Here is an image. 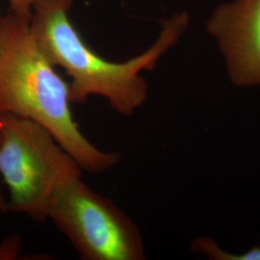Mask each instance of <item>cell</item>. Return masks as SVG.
<instances>
[{
    "label": "cell",
    "instance_id": "obj_3",
    "mask_svg": "<svg viewBox=\"0 0 260 260\" xmlns=\"http://www.w3.org/2000/svg\"><path fill=\"white\" fill-rule=\"evenodd\" d=\"M82 171L45 126L0 115V176L9 191L8 210L46 221L57 187Z\"/></svg>",
    "mask_w": 260,
    "mask_h": 260
},
{
    "label": "cell",
    "instance_id": "obj_8",
    "mask_svg": "<svg viewBox=\"0 0 260 260\" xmlns=\"http://www.w3.org/2000/svg\"><path fill=\"white\" fill-rule=\"evenodd\" d=\"M7 210H8V204L5 201L3 194H2V191H1V188H0V211L6 212Z\"/></svg>",
    "mask_w": 260,
    "mask_h": 260
},
{
    "label": "cell",
    "instance_id": "obj_1",
    "mask_svg": "<svg viewBox=\"0 0 260 260\" xmlns=\"http://www.w3.org/2000/svg\"><path fill=\"white\" fill-rule=\"evenodd\" d=\"M30 19L12 12L0 15V115L45 126L83 171L110 170L121 155L96 148L79 129L71 110L70 83L39 45Z\"/></svg>",
    "mask_w": 260,
    "mask_h": 260
},
{
    "label": "cell",
    "instance_id": "obj_7",
    "mask_svg": "<svg viewBox=\"0 0 260 260\" xmlns=\"http://www.w3.org/2000/svg\"><path fill=\"white\" fill-rule=\"evenodd\" d=\"M38 1L39 0H8L10 12L19 16L30 18Z\"/></svg>",
    "mask_w": 260,
    "mask_h": 260
},
{
    "label": "cell",
    "instance_id": "obj_5",
    "mask_svg": "<svg viewBox=\"0 0 260 260\" xmlns=\"http://www.w3.org/2000/svg\"><path fill=\"white\" fill-rule=\"evenodd\" d=\"M207 31L217 39L231 81L260 84V0H235L214 11Z\"/></svg>",
    "mask_w": 260,
    "mask_h": 260
},
{
    "label": "cell",
    "instance_id": "obj_2",
    "mask_svg": "<svg viewBox=\"0 0 260 260\" xmlns=\"http://www.w3.org/2000/svg\"><path fill=\"white\" fill-rule=\"evenodd\" d=\"M73 0H39L30 19L39 45L50 62L62 68L72 79L71 103L80 104L100 95L112 109L128 117L148 96V85L141 76L151 71L162 55L176 45L188 27L185 13L163 22L156 42L144 53L125 62L104 59L89 47L69 18Z\"/></svg>",
    "mask_w": 260,
    "mask_h": 260
},
{
    "label": "cell",
    "instance_id": "obj_4",
    "mask_svg": "<svg viewBox=\"0 0 260 260\" xmlns=\"http://www.w3.org/2000/svg\"><path fill=\"white\" fill-rule=\"evenodd\" d=\"M47 219L64 233L84 260H143L139 230L111 200L94 192L82 173L65 179L52 196Z\"/></svg>",
    "mask_w": 260,
    "mask_h": 260
},
{
    "label": "cell",
    "instance_id": "obj_6",
    "mask_svg": "<svg viewBox=\"0 0 260 260\" xmlns=\"http://www.w3.org/2000/svg\"><path fill=\"white\" fill-rule=\"evenodd\" d=\"M192 251L212 260H260V247L254 246L242 253H232L221 249L217 242L209 237H200L192 243Z\"/></svg>",
    "mask_w": 260,
    "mask_h": 260
}]
</instances>
